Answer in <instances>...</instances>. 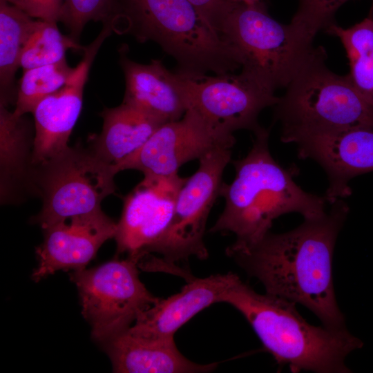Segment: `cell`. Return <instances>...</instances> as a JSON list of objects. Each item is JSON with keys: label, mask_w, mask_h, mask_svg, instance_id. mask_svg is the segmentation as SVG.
Instances as JSON below:
<instances>
[{"label": "cell", "mask_w": 373, "mask_h": 373, "mask_svg": "<svg viewBox=\"0 0 373 373\" xmlns=\"http://www.w3.org/2000/svg\"><path fill=\"white\" fill-rule=\"evenodd\" d=\"M328 212L282 233H267L249 247H227L226 254L257 278L266 294L312 311L330 329L345 328L335 296L332 260L335 244L349 213L339 199Z\"/></svg>", "instance_id": "cell-1"}, {"label": "cell", "mask_w": 373, "mask_h": 373, "mask_svg": "<svg viewBox=\"0 0 373 373\" xmlns=\"http://www.w3.org/2000/svg\"><path fill=\"white\" fill-rule=\"evenodd\" d=\"M247 155L232 161L236 176L230 184L222 182L220 197L225 206L210 232H230L236 236L229 247L254 245L270 231L273 221L289 213L304 219L325 213L324 196L308 193L294 181L295 166L284 168L272 157L269 148V131L261 128Z\"/></svg>", "instance_id": "cell-2"}, {"label": "cell", "mask_w": 373, "mask_h": 373, "mask_svg": "<svg viewBox=\"0 0 373 373\" xmlns=\"http://www.w3.org/2000/svg\"><path fill=\"white\" fill-rule=\"evenodd\" d=\"M221 303L239 311L276 362L293 372H352L346 357L363 345L346 327L312 325L298 313L294 303L258 294L238 276Z\"/></svg>", "instance_id": "cell-3"}, {"label": "cell", "mask_w": 373, "mask_h": 373, "mask_svg": "<svg viewBox=\"0 0 373 373\" xmlns=\"http://www.w3.org/2000/svg\"><path fill=\"white\" fill-rule=\"evenodd\" d=\"M113 32L151 40L191 75L231 73L241 67L235 49L189 0H114Z\"/></svg>", "instance_id": "cell-4"}, {"label": "cell", "mask_w": 373, "mask_h": 373, "mask_svg": "<svg viewBox=\"0 0 373 373\" xmlns=\"http://www.w3.org/2000/svg\"><path fill=\"white\" fill-rule=\"evenodd\" d=\"M326 59L323 47H313L274 106L283 142L309 133L373 126V106L349 75L332 72Z\"/></svg>", "instance_id": "cell-5"}, {"label": "cell", "mask_w": 373, "mask_h": 373, "mask_svg": "<svg viewBox=\"0 0 373 373\" xmlns=\"http://www.w3.org/2000/svg\"><path fill=\"white\" fill-rule=\"evenodd\" d=\"M220 34L236 51L242 71L275 92L285 88L313 48V39L283 24L264 3L230 2Z\"/></svg>", "instance_id": "cell-6"}, {"label": "cell", "mask_w": 373, "mask_h": 373, "mask_svg": "<svg viewBox=\"0 0 373 373\" xmlns=\"http://www.w3.org/2000/svg\"><path fill=\"white\" fill-rule=\"evenodd\" d=\"M231 149L213 150L200 160L199 167L186 178L175 204L172 220L164 234L148 250L161 258H144L139 267L146 271H168L177 274L175 264L208 258L204 242L210 211L220 196L222 175L231 162ZM146 255V256H147Z\"/></svg>", "instance_id": "cell-7"}, {"label": "cell", "mask_w": 373, "mask_h": 373, "mask_svg": "<svg viewBox=\"0 0 373 373\" xmlns=\"http://www.w3.org/2000/svg\"><path fill=\"white\" fill-rule=\"evenodd\" d=\"M141 259L139 256L114 258L69 274L79 292L82 315L97 343L101 344L128 329L142 312L160 299L139 278Z\"/></svg>", "instance_id": "cell-8"}, {"label": "cell", "mask_w": 373, "mask_h": 373, "mask_svg": "<svg viewBox=\"0 0 373 373\" xmlns=\"http://www.w3.org/2000/svg\"><path fill=\"white\" fill-rule=\"evenodd\" d=\"M38 166L36 182L43 206L35 221L42 229L67 218L100 210L102 200L116 189L113 165L92 151L68 147Z\"/></svg>", "instance_id": "cell-9"}, {"label": "cell", "mask_w": 373, "mask_h": 373, "mask_svg": "<svg viewBox=\"0 0 373 373\" xmlns=\"http://www.w3.org/2000/svg\"><path fill=\"white\" fill-rule=\"evenodd\" d=\"M187 104L212 127L231 133L247 129L254 133L260 126V113L277 104L279 97L243 71L214 76L178 72Z\"/></svg>", "instance_id": "cell-10"}, {"label": "cell", "mask_w": 373, "mask_h": 373, "mask_svg": "<svg viewBox=\"0 0 373 373\" xmlns=\"http://www.w3.org/2000/svg\"><path fill=\"white\" fill-rule=\"evenodd\" d=\"M235 143L233 134L212 127L188 108L181 119L160 126L140 149L113 166L117 173L135 169L144 175L169 176L185 163Z\"/></svg>", "instance_id": "cell-11"}, {"label": "cell", "mask_w": 373, "mask_h": 373, "mask_svg": "<svg viewBox=\"0 0 373 373\" xmlns=\"http://www.w3.org/2000/svg\"><path fill=\"white\" fill-rule=\"evenodd\" d=\"M186 178L144 175L125 197L115 239L117 254L142 258L164 234L173 218L178 193Z\"/></svg>", "instance_id": "cell-12"}, {"label": "cell", "mask_w": 373, "mask_h": 373, "mask_svg": "<svg viewBox=\"0 0 373 373\" xmlns=\"http://www.w3.org/2000/svg\"><path fill=\"white\" fill-rule=\"evenodd\" d=\"M112 33L111 26L103 24L97 37L84 46L83 57L68 82L36 106L32 112L35 130L32 164L43 165L69 147L68 142L81 113L84 89L90 67L103 42Z\"/></svg>", "instance_id": "cell-13"}, {"label": "cell", "mask_w": 373, "mask_h": 373, "mask_svg": "<svg viewBox=\"0 0 373 373\" xmlns=\"http://www.w3.org/2000/svg\"><path fill=\"white\" fill-rule=\"evenodd\" d=\"M299 157L312 159L327 173L330 204L352 194L350 181L373 171V126L314 133L296 138Z\"/></svg>", "instance_id": "cell-14"}, {"label": "cell", "mask_w": 373, "mask_h": 373, "mask_svg": "<svg viewBox=\"0 0 373 373\" xmlns=\"http://www.w3.org/2000/svg\"><path fill=\"white\" fill-rule=\"evenodd\" d=\"M117 223L102 209L67 218L43 229V242L37 248V267L31 275L35 282L59 270L85 269L98 249L115 238Z\"/></svg>", "instance_id": "cell-15"}, {"label": "cell", "mask_w": 373, "mask_h": 373, "mask_svg": "<svg viewBox=\"0 0 373 373\" xmlns=\"http://www.w3.org/2000/svg\"><path fill=\"white\" fill-rule=\"evenodd\" d=\"M238 276L229 272L205 278L191 277L177 294L160 298L142 312L127 330L150 338H174L177 330L200 311L221 303Z\"/></svg>", "instance_id": "cell-16"}, {"label": "cell", "mask_w": 373, "mask_h": 373, "mask_svg": "<svg viewBox=\"0 0 373 373\" xmlns=\"http://www.w3.org/2000/svg\"><path fill=\"white\" fill-rule=\"evenodd\" d=\"M119 49V65L125 78L123 102L137 107L163 123L181 119L187 104L179 74L169 70L158 59L140 64Z\"/></svg>", "instance_id": "cell-17"}, {"label": "cell", "mask_w": 373, "mask_h": 373, "mask_svg": "<svg viewBox=\"0 0 373 373\" xmlns=\"http://www.w3.org/2000/svg\"><path fill=\"white\" fill-rule=\"evenodd\" d=\"M100 345L109 356L114 372L200 373L213 371L218 365L188 359L178 350L174 338H144L126 329Z\"/></svg>", "instance_id": "cell-18"}, {"label": "cell", "mask_w": 373, "mask_h": 373, "mask_svg": "<svg viewBox=\"0 0 373 373\" xmlns=\"http://www.w3.org/2000/svg\"><path fill=\"white\" fill-rule=\"evenodd\" d=\"M102 132L96 137L92 152L104 162L115 165L140 149L162 124L145 111L122 102L105 108Z\"/></svg>", "instance_id": "cell-19"}, {"label": "cell", "mask_w": 373, "mask_h": 373, "mask_svg": "<svg viewBox=\"0 0 373 373\" xmlns=\"http://www.w3.org/2000/svg\"><path fill=\"white\" fill-rule=\"evenodd\" d=\"M20 9L0 0V104L7 106L17 98L15 77L23 50L36 26Z\"/></svg>", "instance_id": "cell-20"}, {"label": "cell", "mask_w": 373, "mask_h": 373, "mask_svg": "<svg viewBox=\"0 0 373 373\" xmlns=\"http://www.w3.org/2000/svg\"><path fill=\"white\" fill-rule=\"evenodd\" d=\"M325 30L341 41L349 61L347 75L356 89L373 106V17L368 15L347 28L333 23Z\"/></svg>", "instance_id": "cell-21"}, {"label": "cell", "mask_w": 373, "mask_h": 373, "mask_svg": "<svg viewBox=\"0 0 373 373\" xmlns=\"http://www.w3.org/2000/svg\"><path fill=\"white\" fill-rule=\"evenodd\" d=\"M66 59L24 70L17 88L14 113L23 116L33 112L45 97L61 89L75 72Z\"/></svg>", "instance_id": "cell-22"}, {"label": "cell", "mask_w": 373, "mask_h": 373, "mask_svg": "<svg viewBox=\"0 0 373 373\" xmlns=\"http://www.w3.org/2000/svg\"><path fill=\"white\" fill-rule=\"evenodd\" d=\"M57 23L37 19L23 50L20 67L24 70L49 65L66 59L68 50L83 52L84 46L70 35H63Z\"/></svg>", "instance_id": "cell-23"}, {"label": "cell", "mask_w": 373, "mask_h": 373, "mask_svg": "<svg viewBox=\"0 0 373 373\" xmlns=\"http://www.w3.org/2000/svg\"><path fill=\"white\" fill-rule=\"evenodd\" d=\"M0 104L1 189L12 180L23 176L28 127L23 116H17Z\"/></svg>", "instance_id": "cell-24"}, {"label": "cell", "mask_w": 373, "mask_h": 373, "mask_svg": "<svg viewBox=\"0 0 373 373\" xmlns=\"http://www.w3.org/2000/svg\"><path fill=\"white\" fill-rule=\"evenodd\" d=\"M114 0H64L60 21L79 41L84 26L90 21L107 22L111 15Z\"/></svg>", "instance_id": "cell-25"}, {"label": "cell", "mask_w": 373, "mask_h": 373, "mask_svg": "<svg viewBox=\"0 0 373 373\" xmlns=\"http://www.w3.org/2000/svg\"><path fill=\"white\" fill-rule=\"evenodd\" d=\"M350 0H298L297 10L291 23L309 38L334 23L338 9Z\"/></svg>", "instance_id": "cell-26"}, {"label": "cell", "mask_w": 373, "mask_h": 373, "mask_svg": "<svg viewBox=\"0 0 373 373\" xmlns=\"http://www.w3.org/2000/svg\"><path fill=\"white\" fill-rule=\"evenodd\" d=\"M32 18L60 21L64 0H3Z\"/></svg>", "instance_id": "cell-27"}, {"label": "cell", "mask_w": 373, "mask_h": 373, "mask_svg": "<svg viewBox=\"0 0 373 373\" xmlns=\"http://www.w3.org/2000/svg\"><path fill=\"white\" fill-rule=\"evenodd\" d=\"M189 1L197 8L211 26L219 32L221 23L229 9L230 1L228 0Z\"/></svg>", "instance_id": "cell-28"}, {"label": "cell", "mask_w": 373, "mask_h": 373, "mask_svg": "<svg viewBox=\"0 0 373 373\" xmlns=\"http://www.w3.org/2000/svg\"><path fill=\"white\" fill-rule=\"evenodd\" d=\"M232 3H243L245 5H256L264 3V0H228Z\"/></svg>", "instance_id": "cell-29"}, {"label": "cell", "mask_w": 373, "mask_h": 373, "mask_svg": "<svg viewBox=\"0 0 373 373\" xmlns=\"http://www.w3.org/2000/svg\"><path fill=\"white\" fill-rule=\"evenodd\" d=\"M372 7H371V10H370L369 15H370V16H372L373 17V0H372Z\"/></svg>", "instance_id": "cell-30"}]
</instances>
